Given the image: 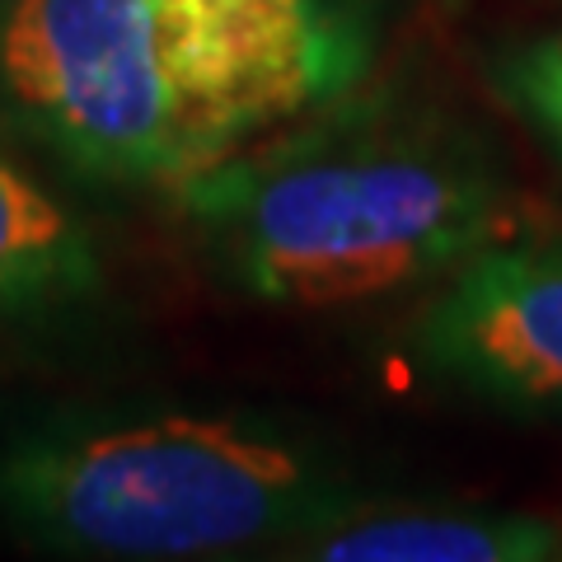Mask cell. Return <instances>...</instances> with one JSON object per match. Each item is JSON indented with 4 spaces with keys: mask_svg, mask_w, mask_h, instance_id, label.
Returning a JSON list of instances; mask_svg holds the SVG:
<instances>
[{
    "mask_svg": "<svg viewBox=\"0 0 562 562\" xmlns=\"http://www.w3.org/2000/svg\"><path fill=\"white\" fill-rule=\"evenodd\" d=\"M150 10L206 165L328 109L371 57L357 0H150Z\"/></svg>",
    "mask_w": 562,
    "mask_h": 562,
    "instance_id": "cell-4",
    "label": "cell"
},
{
    "mask_svg": "<svg viewBox=\"0 0 562 562\" xmlns=\"http://www.w3.org/2000/svg\"><path fill=\"white\" fill-rule=\"evenodd\" d=\"M492 85L562 165V29L512 43L492 57Z\"/></svg>",
    "mask_w": 562,
    "mask_h": 562,
    "instance_id": "cell-8",
    "label": "cell"
},
{
    "mask_svg": "<svg viewBox=\"0 0 562 562\" xmlns=\"http://www.w3.org/2000/svg\"><path fill=\"white\" fill-rule=\"evenodd\" d=\"M295 562H549L562 558L553 520L492 506H380L375 497L286 543Z\"/></svg>",
    "mask_w": 562,
    "mask_h": 562,
    "instance_id": "cell-6",
    "label": "cell"
},
{
    "mask_svg": "<svg viewBox=\"0 0 562 562\" xmlns=\"http://www.w3.org/2000/svg\"><path fill=\"white\" fill-rule=\"evenodd\" d=\"M99 239L38 173L0 150V324H47L103 295Z\"/></svg>",
    "mask_w": 562,
    "mask_h": 562,
    "instance_id": "cell-7",
    "label": "cell"
},
{
    "mask_svg": "<svg viewBox=\"0 0 562 562\" xmlns=\"http://www.w3.org/2000/svg\"><path fill=\"white\" fill-rule=\"evenodd\" d=\"M427 371L502 408H562V239L487 244L422 310Z\"/></svg>",
    "mask_w": 562,
    "mask_h": 562,
    "instance_id": "cell-5",
    "label": "cell"
},
{
    "mask_svg": "<svg viewBox=\"0 0 562 562\" xmlns=\"http://www.w3.org/2000/svg\"><path fill=\"white\" fill-rule=\"evenodd\" d=\"M169 192L231 286L286 310L384 301L446 277L512 221L492 155L422 113H328Z\"/></svg>",
    "mask_w": 562,
    "mask_h": 562,
    "instance_id": "cell-1",
    "label": "cell"
},
{
    "mask_svg": "<svg viewBox=\"0 0 562 562\" xmlns=\"http://www.w3.org/2000/svg\"><path fill=\"white\" fill-rule=\"evenodd\" d=\"M0 132L90 188H179L206 165L150 0H0Z\"/></svg>",
    "mask_w": 562,
    "mask_h": 562,
    "instance_id": "cell-3",
    "label": "cell"
},
{
    "mask_svg": "<svg viewBox=\"0 0 562 562\" xmlns=\"http://www.w3.org/2000/svg\"><path fill=\"white\" fill-rule=\"evenodd\" d=\"M361 502L338 454L268 417L52 413L0 446V520L61 558H277Z\"/></svg>",
    "mask_w": 562,
    "mask_h": 562,
    "instance_id": "cell-2",
    "label": "cell"
}]
</instances>
